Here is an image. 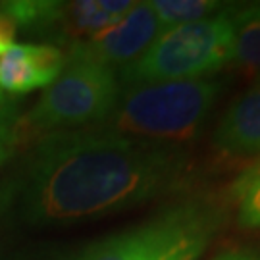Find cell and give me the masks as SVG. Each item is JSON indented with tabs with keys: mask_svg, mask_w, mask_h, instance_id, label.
<instances>
[{
	"mask_svg": "<svg viewBox=\"0 0 260 260\" xmlns=\"http://www.w3.org/2000/svg\"><path fill=\"white\" fill-rule=\"evenodd\" d=\"M191 156L179 145L135 139L104 125L37 139L19 195L31 225H75L147 205L189 183Z\"/></svg>",
	"mask_w": 260,
	"mask_h": 260,
	"instance_id": "obj_1",
	"label": "cell"
},
{
	"mask_svg": "<svg viewBox=\"0 0 260 260\" xmlns=\"http://www.w3.org/2000/svg\"><path fill=\"white\" fill-rule=\"evenodd\" d=\"M225 223L205 195L185 197L123 232L87 245L70 260H199Z\"/></svg>",
	"mask_w": 260,
	"mask_h": 260,
	"instance_id": "obj_2",
	"label": "cell"
},
{
	"mask_svg": "<svg viewBox=\"0 0 260 260\" xmlns=\"http://www.w3.org/2000/svg\"><path fill=\"white\" fill-rule=\"evenodd\" d=\"M222 83L214 77L121 87L120 99L101 125L135 139L183 145L210 114Z\"/></svg>",
	"mask_w": 260,
	"mask_h": 260,
	"instance_id": "obj_3",
	"label": "cell"
},
{
	"mask_svg": "<svg viewBox=\"0 0 260 260\" xmlns=\"http://www.w3.org/2000/svg\"><path fill=\"white\" fill-rule=\"evenodd\" d=\"M121 93L118 72L104 64L66 54V66L33 104L16 120L12 139H41L48 133L101 125Z\"/></svg>",
	"mask_w": 260,
	"mask_h": 260,
	"instance_id": "obj_4",
	"label": "cell"
},
{
	"mask_svg": "<svg viewBox=\"0 0 260 260\" xmlns=\"http://www.w3.org/2000/svg\"><path fill=\"white\" fill-rule=\"evenodd\" d=\"M232 6L195 23L160 31L143 54L118 72L121 87L205 79L233 64Z\"/></svg>",
	"mask_w": 260,
	"mask_h": 260,
	"instance_id": "obj_5",
	"label": "cell"
},
{
	"mask_svg": "<svg viewBox=\"0 0 260 260\" xmlns=\"http://www.w3.org/2000/svg\"><path fill=\"white\" fill-rule=\"evenodd\" d=\"M133 4V0H16L2 2L0 14L14 23L16 31L23 29L48 37L56 47L58 43H68L70 47L114 25Z\"/></svg>",
	"mask_w": 260,
	"mask_h": 260,
	"instance_id": "obj_6",
	"label": "cell"
},
{
	"mask_svg": "<svg viewBox=\"0 0 260 260\" xmlns=\"http://www.w3.org/2000/svg\"><path fill=\"white\" fill-rule=\"evenodd\" d=\"M160 33L154 12L147 2H135L133 8L118 19L114 25L96 33L94 37L72 43L66 54L93 60L120 72L121 68L135 62Z\"/></svg>",
	"mask_w": 260,
	"mask_h": 260,
	"instance_id": "obj_7",
	"label": "cell"
},
{
	"mask_svg": "<svg viewBox=\"0 0 260 260\" xmlns=\"http://www.w3.org/2000/svg\"><path fill=\"white\" fill-rule=\"evenodd\" d=\"M66 66V52L52 43H14L0 54V91L8 96L47 89Z\"/></svg>",
	"mask_w": 260,
	"mask_h": 260,
	"instance_id": "obj_8",
	"label": "cell"
},
{
	"mask_svg": "<svg viewBox=\"0 0 260 260\" xmlns=\"http://www.w3.org/2000/svg\"><path fill=\"white\" fill-rule=\"evenodd\" d=\"M214 147L230 156L260 158V79L223 112Z\"/></svg>",
	"mask_w": 260,
	"mask_h": 260,
	"instance_id": "obj_9",
	"label": "cell"
},
{
	"mask_svg": "<svg viewBox=\"0 0 260 260\" xmlns=\"http://www.w3.org/2000/svg\"><path fill=\"white\" fill-rule=\"evenodd\" d=\"M233 64L260 70V2L233 6Z\"/></svg>",
	"mask_w": 260,
	"mask_h": 260,
	"instance_id": "obj_10",
	"label": "cell"
},
{
	"mask_svg": "<svg viewBox=\"0 0 260 260\" xmlns=\"http://www.w3.org/2000/svg\"><path fill=\"white\" fill-rule=\"evenodd\" d=\"M149 4L160 23V31L203 21L225 8L218 0H149Z\"/></svg>",
	"mask_w": 260,
	"mask_h": 260,
	"instance_id": "obj_11",
	"label": "cell"
},
{
	"mask_svg": "<svg viewBox=\"0 0 260 260\" xmlns=\"http://www.w3.org/2000/svg\"><path fill=\"white\" fill-rule=\"evenodd\" d=\"M237 222L247 230H260V158L241 172L232 185Z\"/></svg>",
	"mask_w": 260,
	"mask_h": 260,
	"instance_id": "obj_12",
	"label": "cell"
},
{
	"mask_svg": "<svg viewBox=\"0 0 260 260\" xmlns=\"http://www.w3.org/2000/svg\"><path fill=\"white\" fill-rule=\"evenodd\" d=\"M14 125H16V104L12 96L0 91V133L4 137H12Z\"/></svg>",
	"mask_w": 260,
	"mask_h": 260,
	"instance_id": "obj_13",
	"label": "cell"
},
{
	"mask_svg": "<svg viewBox=\"0 0 260 260\" xmlns=\"http://www.w3.org/2000/svg\"><path fill=\"white\" fill-rule=\"evenodd\" d=\"M14 39H16V27H14V23L0 14V54H4L14 45Z\"/></svg>",
	"mask_w": 260,
	"mask_h": 260,
	"instance_id": "obj_14",
	"label": "cell"
},
{
	"mask_svg": "<svg viewBox=\"0 0 260 260\" xmlns=\"http://www.w3.org/2000/svg\"><path fill=\"white\" fill-rule=\"evenodd\" d=\"M212 260H260V251L256 249H230L220 252Z\"/></svg>",
	"mask_w": 260,
	"mask_h": 260,
	"instance_id": "obj_15",
	"label": "cell"
},
{
	"mask_svg": "<svg viewBox=\"0 0 260 260\" xmlns=\"http://www.w3.org/2000/svg\"><path fill=\"white\" fill-rule=\"evenodd\" d=\"M6 158H8V149H6V145L0 141V166L6 162Z\"/></svg>",
	"mask_w": 260,
	"mask_h": 260,
	"instance_id": "obj_16",
	"label": "cell"
}]
</instances>
